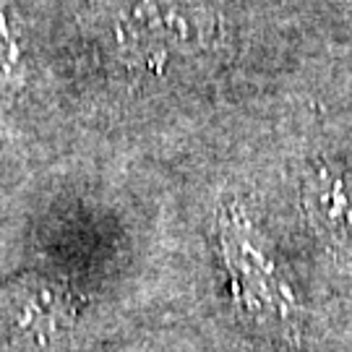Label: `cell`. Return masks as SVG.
<instances>
[{
	"mask_svg": "<svg viewBox=\"0 0 352 352\" xmlns=\"http://www.w3.org/2000/svg\"><path fill=\"white\" fill-rule=\"evenodd\" d=\"M219 245L232 300L248 324L272 337L295 340L300 334L298 295L256 225L235 204L225 206L219 214Z\"/></svg>",
	"mask_w": 352,
	"mask_h": 352,
	"instance_id": "cell-1",
	"label": "cell"
},
{
	"mask_svg": "<svg viewBox=\"0 0 352 352\" xmlns=\"http://www.w3.org/2000/svg\"><path fill=\"white\" fill-rule=\"evenodd\" d=\"M74 327V308L60 285L29 274L0 289V347L11 352H50Z\"/></svg>",
	"mask_w": 352,
	"mask_h": 352,
	"instance_id": "cell-2",
	"label": "cell"
},
{
	"mask_svg": "<svg viewBox=\"0 0 352 352\" xmlns=\"http://www.w3.org/2000/svg\"><path fill=\"white\" fill-rule=\"evenodd\" d=\"M305 214L334 258L352 266V186L329 167H314L302 186Z\"/></svg>",
	"mask_w": 352,
	"mask_h": 352,
	"instance_id": "cell-3",
	"label": "cell"
}]
</instances>
